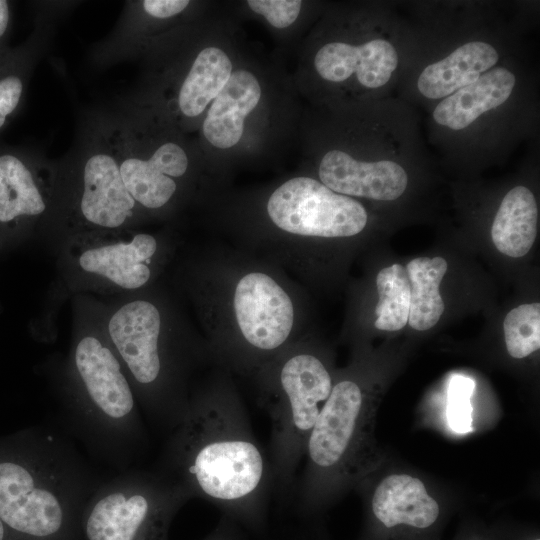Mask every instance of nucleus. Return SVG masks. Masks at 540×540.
Returning <instances> with one entry per match:
<instances>
[{
  "instance_id": "9d476101",
  "label": "nucleus",
  "mask_w": 540,
  "mask_h": 540,
  "mask_svg": "<svg viewBox=\"0 0 540 540\" xmlns=\"http://www.w3.org/2000/svg\"><path fill=\"white\" fill-rule=\"evenodd\" d=\"M83 244L77 253V264L86 274L125 290L140 288L148 282L149 264L157 250L152 235L101 231L92 233Z\"/></svg>"
},
{
  "instance_id": "5701e85b",
  "label": "nucleus",
  "mask_w": 540,
  "mask_h": 540,
  "mask_svg": "<svg viewBox=\"0 0 540 540\" xmlns=\"http://www.w3.org/2000/svg\"><path fill=\"white\" fill-rule=\"evenodd\" d=\"M505 345L509 355L522 359L540 347V304H522L506 315L503 322Z\"/></svg>"
},
{
  "instance_id": "423d86ee",
  "label": "nucleus",
  "mask_w": 540,
  "mask_h": 540,
  "mask_svg": "<svg viewBox=\"0 0 540 540\" xmlns=\"http://www.w3.org/2000/svg\"><path fill=\"white\" fill-rule=\"evenodd\" d=\"M74 153L77 193L74 207L95 232L121 230L138 204L126 190L118 162L114 121L98 123Z\"/></svg>"
},
{
  "instance_id": "cd10ccee",
  "label": "nucleus",
  "mask_w": 540,
  "mask_h": 540,
  "mask_svg": "<svg viewBox=\"0 0 540 540\" xmlns=\"http://www.w3.org/2000/svg\"><path fill=\"white\" fill-rule=\"evenodd\" d=\"M9 4L7 1L0 0V38L6 32L9 23Z\"/></svg>"
},
{
  "instance_id": "7ed1b4c3",
  "label": "nucleus",
  "mask_w": 540,
  "mask_h": 540,
  "mask_svg": "<svg viewBox=\"0 0 540 540\" xmlns=\"http://www.w3.org/2000/svg\"><path fill=\"white\" fill-rule=\"evenodd\" d=\"M66 418L88 448L124 466L144 439L136 394L110 343L95 334L81 336L71 358Z\"/></svg>"
},
{
  "instance_id": "9b49d317",
  "label": "nucleus",
  "mask_w": 540,
  "mask_h": 540,
  "mask_svg": "<svg viewBox=\"0 0 540 540\" xmlns=\"http://www.w3.org/2000/svg\"><path fill=\"white\" fill-rule=\"evenodd\" d=\"M234 308L243 337L255 349L275 350L291 332L294 319L292 302L266 274L250 273L238 282Z\"/></svg>"
},
{
  "instance_id": "c756f323",
  "label": "nucleus",
  "mask_w": 540,
  "mask_h": 540,
  "mask_svg": "<svg viewBox=\"0 0 540 540\" xmlns=\"http://www.w3.org/2000/svg\"><path fill=\"white\" fill-rule=\"evenodd\" d=\"M532 540H540L539 538H535V539H532Z\"/></svg>"
},
{
  "instance_id": "a211bd4d",
  "label": "nucleus",
  "mask_w": 540,
  "mask_h": 540,
  "mask_svg": "<svg viewBox=\"0 0 540 540\" xmlns=\"http://www.w3.org/2000/svg\"><path fill=\"white\" fill-rule=\"evenodd\" d=\"M48 200V190L35 169L16 155H0V225L12 227L38 218Z\"/></svg>"
},
{
  "instance_id": "c85d7f7f",
  "label": "nucleus",
  "mask_w": 540,
  "mask_h": 540,
  "mask_svg": "<svg viewBox=\"0 0 540 540\" xmlns=\"http://www.w3.org/2000/svg\"><path fill=\"white\" fill-rule=\"evenodd\" d=\"M5 537V527L3 522L0 519V540H4Z\"/></svg>"
},
{
  "instance_id": "39448f33",
  "label": "nucleus",
  "mask_w": 540,
  "mask_h": 540,
  "mask_svg": "<svg viewBox=\"0 0 540 540\" xmlns=\"http://www.w3.org/2000/svg\"><path fill=\"white\" fill-rule=\"evenodd\" d=\"M189 498L159 471H127L101 482L87 501L88 540H144Z\"/></svg>"
},
{
  "instance_id": "f257e3e1",
  "label": "nucleus",
  "mask_w": 540,
  "mask_h": 540,
  "mask_svg": "<svg viewBox=\"0 0 540 540\" xmlns=\"http://www.w3.org/2000/svg\"><path fill=\"white\" fill-rule=\"evenodd\" d=\"M158 471L188 498L237 511L261 506L272 489L269 460L248 414L225 393L189 400L183 419L168 433Z\"/></svg>"
},
{
  "instance_id": "6ab92c4d",
  "label": "nucleus",
  "mask_w": 540,
  "mask_h": 540,
  "mask_svg": "<svg viewBox=\"0 0 540 540\" xmlns=\"http://www.w3.org/2000/svg\"><path fill=\"white\" fill-rule=\"evenodd\" d=\"M538 209L533 193L512 188L503 198L493 221L491 237L503 254L518 258L529 252L537 234Z\"/></svg>"
},
{
  "instance_id": "a878e982",
  "label": "nucleus",
  "mask_w": 540,
  "mask_h": 540,
  "mask_svg": "<svg viewBox=\"0 0 540 540\" xmlns=\"http://www.w3.org/2000/svg\"><path fill=\"white\" fill-rule=\"evenodd\" d=\"M23 89V80L19 75L9 74L0 78V128L18 107Z\"/></svg>"
},
{
  "instance_id": "b1692460",
  "label": "nucleus",
  "mask_w": 540,
  "mask_h": 540,
  "mask_svg": "<svg viewBox=\"0 0 540 540\" xmlns=\"http://www.w3.org/2000/svg\"><path fill=\"white\" fill-rule=\"evenodd\" d=\"M475 383L470 377L456 374L449 380L447 389V422L449 428L458 434L473 430L471 396Z\"/></svg>"
},
{
  "instance_id": "2eb2a0df",
  "label": "nucleus",
  "mask_w": 540,
  "mask_h": 540,
  "mask_svg": "<svg viewBox=\"0 0 540 540\" xmlns=\"http://www.w3.org/2000/svg\"><path fill=\"white\" fill-rule=\"evenodd\" d=\"M261 95V85L252 72L245 69L232 72L203 121L206 140L219 149L235 146L242 138L246 117L255 110Z\"/></svg>"
},
{
  "instance_id": "ddd939ff",
  "label": "nucleus",
  "mask_w": 540,
  "mask_h": 540,
  "mask_svg": "<svg viewBox=\"0 0 540 540\" xmlns=\"http://www.w3.org/2000/svg\"><path fill=\"white\" fill-rule=\"evenodd\" d=\"M397 65V51L385 39H373L361 45L330 42L314 57L315 70L324 80L343 82L355 74L362 86L372 89L385 85Z\"/></svg>"
},
{
  "instance_id": "412c9836",
  "label": "nucleus",
  "mask_w": 540,
  "mask_h": 540,
  "mask_svg": "<svg viewBox=\"0 0 540 540\" xmlns=\"http://www.w3.org/2000/svg\"><path fill=\"white\" fill-rule=\"evenodd\" d=\"M405 269L410 283L407 323L415 330H428L439 321L445 309L439 286L448 269L447 262L442 257H418Z\"/></svg>"
},
{
  "instance_id": "1a4fd4ad",
  "label": "nucleus",
  "mask_w": 540,
  "mask_h": 540,
  "mask_svg": "<svg viewBox=\"0 0 540 540\" xmlns=\"http://www.w3.org/2000/svg\"><path fill=\"white\" fill-rule=\"evenodd\" d=\"M114 124L119 171L126 190L138 206L146 209L163 207L176 192L175 179L188 170L185 149L175 141L165 140L143 153L125 120L114 121Z\"/></svg>"
},
{
  "instance_id": "f8f14e48",
  "label": "nucleus",
  "mask_w": 540,
  "mask_h": 540,
  "mask_svg": "<svg viewBox=\"0 0 540 540\" xmlns=\"http://www.w3.org/2000/svg\"><path fill=\"white\" fill-rule=\"evenodd\" d=\"M319 178L336 193L382 201L399 198L408 184L405 170L394 161L363 162L337 149L323 156Z\"/></svg>"
},
{
  "instance_id": "dca6fc26",
  "label": "nucleus",
  "mask_w": 540,
  "mask_h": 540,
  "mask_svg": "<svg viewBox=\"0 0 540 540\" xmlns=\"http://www.w3.org/2000/svg\"><path fill=\"white\" fill-rule=\"evenodd\" d=\"M514 85L512 72L503 67L492 69L442 100L434 109L433 118L452 130L464 129L483 113L503 104Z\"/></svg>"
},
{
  "instance_id": "aec40b11",
  "label": "nucleus",
  "mask_w": 540,
  "mask_h": 540,
  "mask_svg": "<svg viewBox=\"0 0 540 540\" xmlns=\"http://www.w3.org/2000/svg\"><path fill=\"white\" fill-rule=\"evenodd\" d=\"M231 74L232 63L224 50L215 46L203 48L179 87V112L187 118L200 116L225 86Z\"/></svg>"
},
{
  "instance_id": "bb28decb",
  "label": "nucleus",
  "mask_w": 540,
  "mask_h": 540,
  "mask_svg": "<svg viewBox=\"0 0 540 540\" xmlns=\"http://www.w3.org/2000/svg\"><path fill=\"white\" fill-rule=\"evenodd\" d=\"M142 10L157 19H170L180 15L189 5L188 0H144L139 2Z\"/></svg>"
},
{
  "instance_id": "4be33fe9",
  "label": "nucleus",
  "mask_w": 540,
  "mask_h": 540,
  "mask_svg": "<svg viewBox=\"0 0 540 540\" xmlns=\"http://www.w3.org/2000/svg\"><path fill=\"white\" fill-rule=\"evenodd\" d=\"M379 301L375 308V327L398 331L408 322L410 283L406 269L395 263L381 269L376 277Z\"/></svg>"
},
{
  "instance_id": "f3484780",
  "label": "nucleus",
  "mask_w": 540,
  "mask_h": 540,
  "mask_svg": "<svg viewBox=\"0 0 540 540\" xmlns=\"http://www.w3.org/2000/svg\"><path fill=\"white\" fill-rule=\"evenodd\" d=\"M498 61L496 49L489 43L473 41L461 45L444 59L424 68L417 87L429 99H440L475 82Z\"/></svg>"
},
{
  "instance_id": "0eeeda50",
  "label": "nucleus",
  "mask_w": 540,
  "mask_h": 540,
  "mask_svg": "<svg viewBox=\"0 0 540 540\" xmlns=\"http://www.w3.org/2000/svg\"><path fill=\"white\" fill-rule=\"evenodd\" d=\"M161 318L151 302L134 300L122 305L107 325L109 343L139 393L145 415L165 430L160 384L165 363L159 347Z\"/></svg>"
},
{
  "instance_id": "6e6552de",
  "label": "nucleus",
  "mask_w": 540,
  "mask_h": 540,
  "mask_svg": "<svg viewBox=\"0 0 540 540\" xmlns=\"http://www.w3.org/2000/svg\"><path fill=\"white\" fill-rule=\"evenodd\" d=\"M267 211L280 229L317 237L356 235L368 218L360 202L309 177H295L279 186L269 197Z\"/></svg>"
},
{
  "instance_id": "4468645a",
  "label": "nucleus",
  "mask_w": 540,
  "mask_h": 540,
  "mask_svg": "<svg viewBox=\"0 0 540 540\" xmlns=\"http://www.w3.org/2000/svg\"><path fill=\"white\" fill-rule=\"evenodd\" d=\"M370 510L375 520L389 529H427L440 515L439 503L426 485L407 473H391L381 479L370 495Z\"/></svg>"
},
{
  "instance_id": "20e7f679",
  "label": "nucleus",
  "mask_w": 540,
  "mask_h": 540,
  "mask_svg": "<svg viewBox=\"0 0 540 540\" xmlns=\"http://www.w3.org/2000/svg\"><path fill=\"white\" fill-rule=\"evenodd\" d=\"M275 388L266 400L270 418L269 465L272 488L292 496L296 473L309 435L326 403L333 382L324 363L309 353L294 354L279 368Z\"/></svg>"
},
{
  "instance_id": "393cba45",
  "label": "nucleus",
  "mask_w": 540,
  "mask_h": 540,
  "mask_svg": "<svg viewBox=\"0 0 540 540\" xmlns=\"http://www.w3.org/2000/svg\"><path fill=\"white\" fill-rule=\"evenodd\" d=\"M247 5L256 14L262 15L275 28H287L298 18L300 0H248Z\"/></svg>"
},
{
  "instance_id": "f03ea898",
  "label": "nucleus",
  "mask_w": 540,
  "mask_h": 540,
  "mask_svg": "<svg viewBox=\"0 0 540 540\" xmlns=\"http://www.w3.org/2000/svg\"><path fill=\"white\" fill-rule=\"evenodd\" d=\"M101 482L53 433L28 431L0 443V519L20 534L57 535L69 509L86 503Z\"/></svg>"
}]
</instances>
